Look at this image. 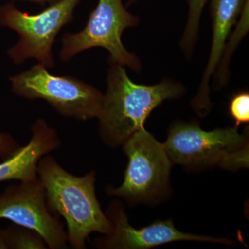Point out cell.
Here are the masks:
<instances>
[{"label":"cell","instance_id":"obj_1","mask_svg":"<svg viewBox=\"0 0 249 249\" xmlns=\"http://www.w3.org/2000/svg\"><path fill=\"white\" fill-rule=\"evenodd\" d=\"M107 90L98 116L99 133L107 146L124 145L144 124L152 111L166 100L184 96V85L165 78L158 84H137L129 78L125 67L108 60Z\"/></svg>","mask_w":249,"mask_h":249},{"label":"cell","instance_id":"obj_2","mask_svg":"<svg viewBox=\"0 0 249 249\" xmlns=\"http://www.w3.org/2000/svg\"><path fill=\"white\" fill-rule=\"evenodd\" d=\"M37 176L45 188L49 210L66 222L67 242L71 248L86 249L87 240L92 232L104 235L112 232V224L96 196L94 170L75 176L48 154L39 161Z\"/></svg>","mask_w":249,"mask_h":249},{"label":"cell","instance_id":"obj_3","mask_svg":"<svg viewBox=\"0 0 249 249\" xmlns=\"http://www.w3.org/2000/svg\"><path fill=\"white\" fill-rule=\"evenodd\" d=\"M163 145L177 164L229 169L248 166V130L240 134L235 127L205 131L196 123L178 121L170 126Z\"/></svg>","mask_w":249,"mask_h":249},{"label":"cell","instance_id":"obj_4","mask_svg":"<svg viewBox=\"0 0 249 249\" xmlns=\"http://www.w3.org/2000/svg\"><path fill=\"white\" fill-rule=\"evenodd\" d=\"M81 0H60L37 14H29L12 3L0 6V26L16 31L19 40L7 51L16 65L34 58L47 68L55 65L53 45L64 26L73 20Z\"/></svg>","mask_w":249,"mask_h":249},{"label":"cell","instance_id":"obj_5","mask_svg":"<svg viewBox=\"0 0 249 249\" xmlns=\"http://www.w3.org/2000/svg\"><path fill=\"white\" fill-rule=\"evenodd\" d=\"M9 80L15 94L44 100L65 117L85 121L98 119L101 112V91L75 77L55 76L42 64L10 77Z\"/></svg>","mask_w":249,"mask_h":249},{"label":"cell","instance_id":"obj_6","mask_svg":"<svg viewBox=\"0 0 249 249\" xmlns=\"http://www.w3.org/2000/svg\"><path fill=\"white\" fill-rule=\"evenodd\" d=\"M139 22L140 18L127 11L123 0H98L84 29L62 36L60 60L69 62L85 50L101 47L109 52L108 60L139 73L142 62L124 47L121 39L126 29L137 27Z\"/></svg>","mask_w":249,"mask_h":249},{"label":"cell","instance_id":"obj_7","mask_svg":"<svg viewBox=\"0 0 249 249\" xmlns=\"http://www.w3.org/2000/svg\"><path fill=\"white\" fill-rule=\"evenodd\" d=\"M123 147L128 158L124 182L118 188L107 186V194L129 204L152 200L162 194L168 187L172 163L163 143L142 128Z\"/></svg>","mask_w":249,"mask_h":249},{"label":"cell","instance_id":"obj_8","mask_svg":"<svg viewBox=\"0 0 249 249\" xmlns=\"http://www.w3.org/2000/svg\"><path fill=\"white\" fill-rule=\"evenodd\" d=\"M0 219L35 231L48 249L69 248L65 227L49 210L39 178L6 188L0 194Z\"/></svg>","mask_w":249,"mask_h":249},{"label":"cell","instance_id":"obj_9","mask_svg":"<svg viewBox=\"0 0 249 249\" xmlns=\"http://www.w3.org/2000/svg\"><path fill=\"white\" fill-rule=\"evenodd\" d=\"M113 226L109 235L95 240V245L99 249H147L163 244L178 241H198L230 245L231 240L185 233L174 226L172 219L157 221L151 225L134 229L129 223L128 217L120 201L111 203L106 212Z\"/></svg>","mask_w":249,"mask_h":249},{"label":"cell","instance_id":"obj_10","mask_svg":"<svg viewBox=\"0 0 249 249\" xmlns=\"http://www.w3.org/2000/svg\"><path fill=\"white\" fill-rule=\"evenodd\" d=\"M247 1L211 0L213 31L211 50L197 92L191 101L192 107L201 117L207 116L213 106L210 98L211 80L222 58L232 29L237 24Z\"/></svg>","mask_w":249,"mask_h":249},{"label":"cell","instance_id":"obj_11","mask_svg":"<svg viewBox=\"0 0 249 249\" xmlns=\"http://www.w3.org/2000/svg\"><path fill=\"white\" fill-rule=\"evenodd\" d=\"M31 138L14 155L0 163V182L16 180L32 181L38 178L37 165L42 157L61 145L58 132L43 119H37L31 127Z\"/></svg>","mask_w":249,"mask_h":249},{"label":"cell","instance_id":"obj_12","mask_svg":"<svg viewBox=\"0 0 249 249\" xmlns=\"http://www.w3.org/2000/svg\"><path fill=\"white\" fill-rule=\"evenodd\" d=\"M249 0L246 3L242 14H241V19L239 20V23H237L238 25H237L235 34H231L230 37L229 38V40H228L231 45H226L222 58L218 65L217 70L213 76L214 80H213V84L211 85V87L215 91L220 90L225 87L230 79L231 73L230 70H229V65H230V59L233 53L232 50H235L236 47L238 45L239 42L249 30Z\"/></svg>","mask_w":249,"mask_h":249},{"label":"cell","instance_id":"obj_13","mask_svg":"<svg viewBox=\"0 0 249 249\" xmlns=\"http://www.w3.org/2000/svg\"><path fill=\"white\" fill-rule=\"evenodd\" d=\"M209 0H186L188 6V19L179 41V47L185 58L191 60L199 40L200 21L203 11Z\"/></svg>","mask_w":249,"mask_h":249},{"label":"cell","instance_id":"obj_14","mask_svg":"<svg viewBox=\"0 0 249 249\" xmlns=\"http://www.w3.org/2000/svg\"><path fill=\"white\" fill-rule=\"evenodd\" d=\"M0 249H46L45 241L32 229L14 224L0 229Z\"/></svg>","mask_w":249,"mask_h":249},{"label":"cell","instance_id":"obj_15","mask_svg":"<svg viewBox=\"0 0 249 249\" xmlns=\"http://www.w3.org/2000/svg\"><path fill=\"white\" fill-rule=\"evenodd\" d=\"M229 115L235 121V127L249 122V93L242 91L231 98L229 106Z\"/></svg>","mask_w":249,"mask_h":249},{"label":"cell","instance_id":"obj_16","mask_svg":"<svg viewBox=\"0 0 249 249\" xmlns=\"http://www.w3.org/2000/svg\"><path fill=\"white\" fill-rule=\"evenodd\" d=\"M20 145L11 134L0 131V158L6 160L14 155Z\"/></svg>","mask_w":249,"mask_h":249},{"label":"cell","instance_id":"obj_17","mask_svg":"<svg viewBox=\"0 0 249 249\" xmlns=\"http://www.w3.org/2000/svg\"><path fill=\"white\" fill-rule=\"evenodd\" d=\"M20 1H31V2L36 3V4L40 5H51L55 4V3L58 2L60 0H20Z\"/></svg>","mask_w":249,"mask_h":249},{"label":"cell","instance_id":"obj_18","mask_svg":"<svg viewBox=\"0 0 249 249\" xmlns=\"http://www.w3.org/2000/svg\"><path fill=\"white\" fill-rule=\"evenodd\" d=\"M138 1H139V0H128L126 6H127V7H128V6H131V5L135 4V3H137Z\"/></svg>","mask_w":249,"mask_h":249}]
</instances>
